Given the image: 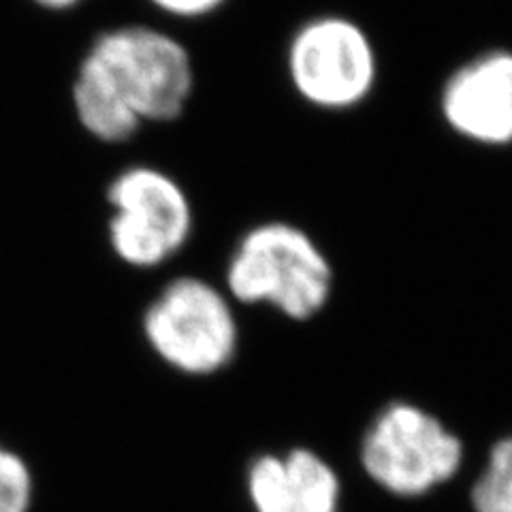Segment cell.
Here are the masks:
<instances>
[{"mask_svg": "<svg viewBox=\"0 0 512 512\" xmlns=\"http://www.w3.org/2000/svg\"><path fill=\"white\" fill-rule=\"evenodd\" d=\"M32 5H37L43 11H52V13H64L79 7L84 0H30Z\"/></svg>", "mask_w": 512, "mask_h": 512, "instance_id": "12", "label": "cell"}, {"mask_svg": "<svg viewBox=\"0 0 512 512\" xmlns=\"http://www.w3.org/2000/svg\"><path fill=\"white\" fill-rule=\"evenodd\" d=\"M331 280V265L314 239L280 220L250 229L227 267V286L237 301L271 303L295 320L325 308Z\"/></svg>", "mask_w": 512, "mask_h": 512, "instance_id": "2", "label": "cell"}, {"mask_svg": "<svg viewBox=\"0 0 512 512\" xmlns=\"http://www.w3.org/2000/svg\"><path fill=\"white\" fill-rule=\"evenodd\" d=\"M109 246L131 267L150 269L178 254L192 233V203L171 173L124 167L107 184Z\"/></svg>", "mask_w": 512, "mask_h": 512, "instance_id": "3", "label": "cell"}, {"mask_svg": "<svg viewBox=\"0 0 512 512\" xmlns=\"http://www.w3.org/2000/svg\"><path fill=\"white\" fill-rule=\"evenodd\" d=\"M476 512H512V436L491 448L485 472L472 491Z\"/></svg>", "mask_w": 512, "mask_h": 512, "instance_id": "9", "label": "cell"}, {"mask_svg": "<svg viewBox=\"0 0 512 512\" xmlns=\"http://www.w3.org/2000/svg\"><path fill=\"white\" fill-rule=\"evenodd\" d=\"M463 446L434 416L410 404H393L367 431L363 468L395 495H423L453 478Z\"/></svg>", "mask_w": 512, "mask_h": 512, "instance_id": "5", "label": "cell"}, {"mask_svg": "<svg viewBox=\"0 0 512 512\" xmlns=\"http://www.w3.org/2000/svg\"><path fill=\"white\" fill-rule=\"evenodd\" d=\"M148 3L169 18L199 20L216 13L227 0H148Z\"/></svg>", "mask_w": 512, "mask_h": 512, "instance_id": "11", "label": "cell"}, {"mask_svg": "<svg viewBox=\"0 0 512 512\" xmlns=\"http://www.w3.org/2000/svg\"><path fill=\"white\" fill-rule=\"evenodd\" d=\"M32 480L24 461L0 446V512H28Z\"/></svg>", "mask_w": 512, "mask_h": 512, "instance_id": "10", "label": "cell"}, {"mask_svg": "<svg viewBox=\"0 0 512 512\" xmlns=\"http://www.w3.org/2000/svg\"><path fill=\"white\" fill-rule=\"evenodd\" d=\"M446 126L487 148L512 143V52L489 50L455 69L442 86Z\"/></svg>", "mask_w": 512, "mask_h": 512, "instance_id": "7", "label": "cell"}, {"mask_svg": "<svg viewBox=\"0 0 512 512\" xmlns=\"http://www.w3.org/2000/svg\"><path fill=\"white\" fill-rule=\"evenodd\" d=\"M143 327L158 355L186 374L220 370L237 346V327L227 299L199 278L167 284L148 308Z\"/></svg>", "mask_w": 512, "mask_h": 512, "instance_id": "6", "label": "cell"}, {"mask_svg": "<svg viewBox=\"0 0 512 512\" xmlns=\"http://www.w3.org/2000/svg\"><path fill=\"white\" fill-rule=\"evenodd\" d=\"M286 71L303 101L325 111H346L374 92L378 56L370 35L344 15H318L288 43Z\"/></svg>", "mask_w": 512, "mask_h": 512, "instance_id": "4", "label": "cell"}, {"mask_svg": "<svg viewBox=\"0 0 512 512\" xmlns=\"http://www.w3.org/2000/svg\"><path fill=\"white\" fill-rule=\"evenodd\" d=\"M248 493L256 512H338L340 480L318 455L297 448L256 459Z\"/></svg>", "mask_w": 512, "mask_h": 512, "instance_id": "8", "label": "cell"}, {"mask_svg": "<svg viewBox=\"0 0 512 512\" xmlns=\"http://www.w3.org/2000/svg\"><path fill=\"white\" fill-rule=\"evenodd\" d=\"M195 92L188 47L169 32L122 24L96 35L71 84L77 124L92 139L120 146L143 126L178 120Z\"/></svg>", "mask_w": 512, "mask_h": 512, "instance_id": "1", "label": "cell"}]
</instances>
